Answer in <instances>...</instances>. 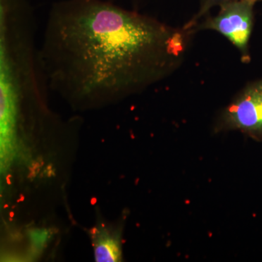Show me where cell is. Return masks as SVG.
Listing matches in <instances>:
<instances>
[{
	"label": "cell",
	"mask_w": 262,
	"mask_h": 262,
	"mask_svg": "<svg viewBox=\"0 0 262 262\" xmlns=\"http://www.w3.org/2000/svg\"><path fill=\"white\" fill-rule=\"evenodd\" d=\"M194 32L101 0L52 8L41 53L50 84L78 96L142 89L180 64Z\"/></svg>",
	"instance_id": "obj_1"
},
{
	"label": "cell",
	"mask_w": 262,
	"mask_h": 262,
	"mask_svg": "<svg viewBox=\"0 0 262 262\" xmlns=\"http://www.w3.org/2000/svg\"><path fill=\"white\" fill-rule=\"evenodd\" d=\"M256 3L253 0H237L220 5L218 14L196 24L193 31L208 29L220 33L238 49L242 61L248 63Z\"/></svg>",
	"instance_id": "obj_2"
},
{
	"label": "cell",
	"mask_w": 262,
	"mask_h": 262,
	"mask_svg": "<svg viewBox=\"0 0 262 262\" xmlns=\"http://www.w3.org/2000/svg\"><path fill=\"white\" fill-rule=\"evenodd\" d=\"M214 130L241 131L262 142V77L239 91L221 113Z\"/></svg>",
	"instance_id": "obj_3"
},
{
	"label": "cell",
	"mask_w": 262,
	"mask_h": 262,
	"mask_svg": "<svg viewBox=\"0 0 262 262\" xmlns=\"http://www.w3.org/2000/svg\"><path fill=\"white\" fill-rule=\"evenodd\" d=\"M92 235L96 261H120L122 252L119 236L103 229H95L93 231Z\"/></svg>",
	"instance_id": "obj_4"
},
{
	"label": "cell",
	"mask_w": 262,
	"mask_h": 262,
	"mask_svg": "<svg viewBox=\"0 0 262 262\" xmlns=\"http://www.w3.org/2000/svg\"><path fill=\"white\" fill-rule=\"evenodd\" d=\"M237 1V0H203L201 2V5L198 13L193 16V18L184 25V29H192L199 23V20L203 16L208 14L210 10L215 6H220V5L225 4V3H230V2ZM253 1L257 2L260 0H253Z\"/></svg>",
	"instance_id": "obj_5"
},
{
	"label": "cell",
	"mask_w": 262,
	"mask_h": 262,
	"mask_svg": "<svg viewBox=\"0 0 262 262\" xmlns=\"http://www.w3.org/2000/svg\"><path fill=\"white\" fill-rule=\"evenodd\" d=\"M48 232L45 230H33L30 233L31 241L33 246L38 249L42 248L48 238Z\"/></svg>",
	"instance_id": "obj_6"
},
{
	"label": "cell",
	"mask_w": 262,
	"mask_h": 262,
	"mask_svg": "<svg viewBox=\"0 0 262 262\" xmlns=\"http://www.w3.org/2000/svg\"><path fill=\"white\" fill-rule=\"evenodd\" d=\"M203 1V0H201V2Z\"/></svg>",
	"instance_id": "obj_7"
}]
</instances>
